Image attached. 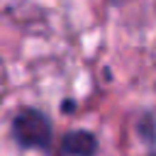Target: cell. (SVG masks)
<instances>
[{
    "instance_id": "1",
    "label": "cell",
    "mask_w": 156,
    "mask_h": 156,
    "mask_svg": "<svg viewBox=\"0 0 156 156\" xmlns=\"http://www.w3.org/2000/svg\"><path fill=\"white\" fill-rule=\"evenodd\" d=\"M12 134L22 146L46 149L51 144V122L39 110H22L12 122Z\"/></svg>"
},
{
    "instance_id": "2",
    "label": "cell",
    "mask_w": 156,
    "mask_h": 156,
    "mask_svg": "<svg viewBox=\"0 0 156 156\" xmlns=\"http://www.w3.org/2000/svg\"><path fill=\"white\" fill-rule=\"evenodd\" d=\"M95 151H98V139L90 132H80V129L66 134L61 144V154H68V156H93Z\"/></svg>"
}]
</instances>
